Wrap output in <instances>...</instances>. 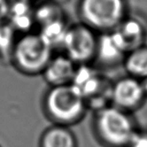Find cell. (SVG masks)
<instances>
[{
	"label": "cell",
	"instance_id": "1",
	"mask_svg": "<svg viewBox=\"0 0 147 147\" xmlns=\"http://www.w3.org/2000/svg\"><path fill=\"white\" fill-rule=\"evenodd\" d=\"M93 130L105 147H129L139 127L133 114L109 105L94 113Z\"/></svg>",
	"mask_w": 147,
	"mask_h": 147
},
{
	"label": "cell",
	"instance_id": "2",
	"mask_svg": "<svg viewBox=\"0 0 147 147\" xmlns=\"http://www.w3.org/2000/svg\"><path fill=\"white\" fill-rule=\"evenodd\" d=\"M42 108L53 125L67 127L79 123L88 110L84 97L72 84L49 87L44 96Z\"/></svg>",
	"mask_w": 147,
	"mask_h": 147
},
{
	"label": "cell",
	"instance_id": "3",
	"mask_svg": "<svg viewBox=\"0 0 147 147\" xmlns=\"http://www.w3.org/2000/svg\"><path fill=\"white\" fill-rule=\"evenodd\" d=\"M53 55V50L38 32L32 31L17 37L10 56V63L24 75L37 76L42 74Z\"/></svg>",
	"mask_w": 147,
	"mask_h": 147
},
{
	"label": "cell",
	"instance_id": "4",
	"mask_svg": "<svg viewBox=\"0 0 147 147\" xmlns=\"http://www.w3.org/2000/svg\"><path fill=\"white\" fill-rule=\"evenodd\" d=\"M81 22L98 34L116 29L128 16L127 0H78Z\"/></svg>",
	"mask_w": 147,
	"mask_h": 147
},
{
	"label": "cell",
	"instance_id": "5",
	"mask_svg": "<svg viewBox=\"0 0 147 147\" xmlns=\"http://www.w3.org/2000/svg\"><path fill=\"white\" fill-rule=\"evenodd\" d=\"M71 84L84 97L88 109L94 113L112 104L113 83L90 65H78Z\"/></svg>",
	"mask_w": 147,
	"mask_h": 147
},
{
	"label": "cell",
	"instance_id": "6",
	"mask_svg": "<svg viewBox=\"0 0 147 147\" xmlns=\"http://www.w3.org/2000/svg\"><path fill=\"white\" fill-rule=\"evenodd\" d=\"M98 33L83 22L70 25L63 41V53L77 65L96 60Z\"/></svg>",
	"mask_w": 147,
	"mask_h": 147
},
{
	"label": "cell",
	"instance_id": "7",
	"mask_svg": "<svg viewBox=\"0 0 147 147\" xmlns=\"http://www.w3.org/2000/svg\"><path fill=\"white\" fill-rule=\"evenodd\" d=\"M140 80L128 75L117 79L112 84L111 102L115 107L134 114L146 102Z\"/></svg>",
	"mask_w": 147,
	"mask_h": 147
},
{
	"label": "cell",
	"instance_id": "8",
	"mask_svg": "<svg viewBox=\"0 0 147 147\" xmlns=\"http://www.w3.org/2000/svg\"><path fill=\"white\" fill-rule=\"evenodd\" d=\"M127 53L123 41L115 30L98 34L96 60L99 63L107 66L122 63Z\"/></svg>",
	"mask_w": 147,
	"mask_h": 147
},
{
	"label": "cell",
	"instance_id": "9",
	"mask_svg": "<svg viewBox=\"0 0 147 147\" xmlns=\"http://www.w3.org/2000/svg\"><path fill=\"white\" fill-rule=\"evenodd\" d=\"M77 67L64 53L54 54L41 75L50 87L71 84Z\"/></svg>",
	"mask_w": 147,
	"mask_h": 147
},
{
	"label": "cell",
	"instance_id": "10",
	"mask_svg": "<svg viewBox=\"0 0 147 147\" xmlns=\"http://www.w3.org/2000/svg\"><path fill=\"white\" fill-rule=\"evenodd\" d=\"M32 0H9V12L8 22L18 33L26 34L32 32L35 26L34 8Z\"/></svg>",
	"mask_w": 147,
	"mask_h": 147
},
{
	"label": "cell",
	"instance_id": "11",
	"mask_svg": "<svg viewBox=\"0 0 147 147\" xmlns=\"http://www.w3.org/2000/svg\"><path fill=\"white\" fill-rule=\"evenodd\" d=\"M115 30L121 38L127 53L146 45V27L140 19L136 17L128 16Z\"/></svg>",
	"mask_w": 147,
	"mask_h": 147
},
{
	"label": "cell",
	"instance_id": "12",
	"mask_svg": "<svg viewBox=\"0 0 147 147\" xmlns=\"http://www.w3.org/2000/svg\"><path fill=\"white\" fill-rule=\"evenodd\" d=\"M39 147H78V144L70 127L53 124L41 134Z\"/></svg>",
	"mask_w": 147,
	"mask_h": 147
},
{
	"label": "cell",
	"instance_id": "13",
	"mask_svg": "<svg viewBox=\"0 0 147 147\" xmlns=\"http://www.w3.org/2000/svg\"><path fill=\"white\" fill-rule=\"evenodd\" d=\"M122 64L128 76L139 80L147 78V45L127 53Z\"/></svg>",
	"mask_w": 147,
	"mask_h": 147
},
{
	"label": "cell",
	"instance_id": "14",
	"mask_svg": "<svg viewBox=\"0 0 147 147\" xmlns=\"http://www.w3.org/2000/svg\"><path fill=\"white\" fill-rule=\"evenodd\" d=\"M69 26L70 25L67 24L66 19H61L40 27L38 34L54 51L58 47H62Z\"/></svg>",
	"mask_w": 147,
	"mask_h": 147
},
{
	"label": "cell",
	"instance_id": "15",
	"mask_svg": "<svg viewBox=\"0 0 147 147\" xmlns=\"http://www.w3.org/2000/svg\"><path fill=\"white\" fill-rule=\"evenodd\" d=\"M61 19L66 18L59 3L53 1L41 2L36 8H34L35 26L39 28L46 24Z\"/></svg>",
	"mask_w": 147,
	"mask_h": 147
},
{
	"label": "cell",
	"instance_id": "16",
	"mask_svg": "<svg viewBox=\"0 0 147 147\" xmlns=\"http://www.w3.org/2000/svg\"><path fill=\"white\" fill-rule=\"evenodd\" d=\"M17 37V32L8 22L0 24V59L10 62Z\"/></svg>",
	"mask_w": 147,
	"mask_h": 147
},
{
	"label": "cell",
	"instance_id": "17",
	"mask_svg": "<svg viewBox=\"0 0 147 147\" xmlns=\"http://www.w3.org/2000/svg\"><path fill=\"white\" fill-rule=\"evenodd\" d=\"M129 147H147V129L139 128Z\"/></svg>",
	"mask_w": 147,
	"mask_h": 147
},
{
	"label": "cell",
	"instance_id": "18",
	"mask_svg": "<svg viewBox=\"0 0 147 147\" xmlns=\"http://www.w3.org/2000/svg\"><path fill=\"white\" fill-rule=\"evenodd\" d=\"M9 12V0H0V24L8 21Z\"/></svg>",
	"mask_w": 147,
	"mask_h": 147
},
{
	"label": "cell",
	"instance_id": "19",
	"mask_svg": "<svg viewBox=\"0 0 147 147\" xmlns=\"http://www.w3.org/2000/svg\"><path fill=\"white\" fill-rule=\"evenodd\" d=\"M140 82H141V85H142L144 93H145V95H146V96L147 98V78L140 80Z\"/></svg>",
	"mask_w": 147,
	"mask_h": 147
},
{
	"label": "cell",
	"instance_id": "20",
	"mask_svg": "<svg viewBox=\"0 0 147 147\" xmlns=\"http://www.w3.org/2000/svg\"><path fill=\"white\" fill-rule=\"evenodd\" d=\"M35 1H39L40 3H41V2H47V1H53V2H57V3H60L64 0H35Z\"/></svg>",
	"mask_w": 147,
	"mask_h": 147
},
{
	"label": "cell",
	"instance_id": "21",
	"mask_svg": "<svg viewBox=\"0 0 147 147\" xmlns=\"http://www.w3.org/2000/svg\"><path fill=\"white\" fill-rule=\"evenodd\" d=\"M0 147H1V146H0Z\"/></svg>",
	"mask_w": 147,
	"mask_h": 147
}]
</instances>
